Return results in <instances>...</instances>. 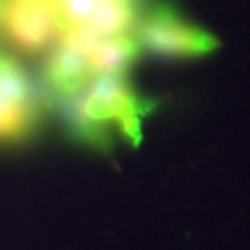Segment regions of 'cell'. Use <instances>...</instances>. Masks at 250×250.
I'll return each mask as SVG.
<instances>
[{
	"mask_svg": "<svg viewBox=\"0 0 250 250\" xmlns=\"http://www.w3.org/2000/svg\"><path fill=\"white\" fill-rule=\"evenodd\" d=\"M133 34L142 54L167 61L200 59L219 47L216 36L164 0L154 2L143 13Z\"/></svg>",
	"mask_w": 250,
	"mask_h": 250,
	"instance_id": "cell-4",
	"label": "cell"
},
{
	"mask_svg": "<svg viewBox=\"0 0 250 250\" xmlns=\"http://www.w3.org/2000/svg\"><path fill=\"white\" fill-rule=\"evenodd\" d=\"M56 23L59 41L101 39L135 31L158 0H39ZM57 41V42H59Z\"/></svg>",
	"mask_w": 250,
	"mask_h": 250,
	"instance_id": "cell-3",
	"label": "cell"
},
{
	"mask_svg": "<svg viewBox=\"0 0 250 250\" xmlns=\"http://www.w3.org/2000/svg\"><path fill=\"white\" fill-rule=\"evenodd\" d=\"M59 36L46 5L39 0H5L0 18V42L24 56H44Z\"/></svg>",
	"mask_w": 250,
	"mask_h": 250,
	"instance_id": "cell-5",
	"label": "cell"
},
{
	"mask_svg": "<svg viewBox=\"0 0 250 250\" xmlns=\"http://www.w3.org/2000/svg\"><path fill=\"white\" fill-rule=\"evenodd\" d=\"M156 103L132 86L128 73L99 75L82 91L56 106L70 142L98 153H111L119 140L137 145L145 117Z\"/></svg>",
	"mask_w": 250,
	"mask_h": 250,
	"instance_id": "cell-1",
	"label": "cell"
},
{
	"mask_svg": "<svg viewBox=\"0 0 250 250\" xmlns=\"http://www.w3.org/2000/svg\"><path fill=\"white\" fill-rule=\"evenodd\" d=\"M36 77L13 54H0V146H23L36 140L51 116Z\"/></svg>",
	"mask_w": 250,
	"mask_h": 250,
	"instance_id": "cell-2",
	"label": "cell"
}]
</instances>
